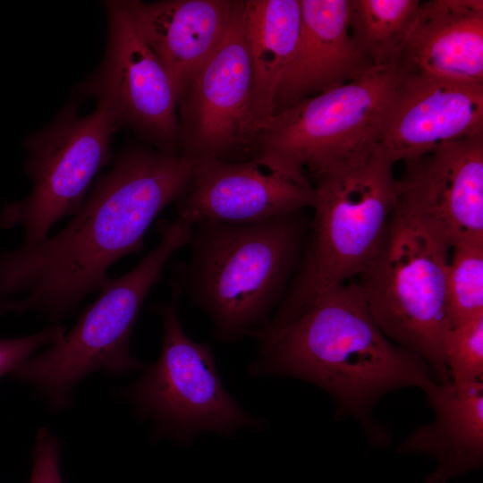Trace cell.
Returning a JSON list of instances; mask_svg holds the SVG:
<instances>
[{
    "instance_id": "cell-9",
    "label": "cell",
    "mask_w": 483,
    "mask_h": 483,
    "mask_svg": "<svg viewBox=\"0 0 483 483\" xmlns=\"http://www.w3.org/2000/svg\"><path fill=\"white\" fill-rule=\"evenodd\" d=\"M70 102L47 127L25 142L24 170L32 182L29 195L5 203L0 212L3 229L21 227V247H32L49 236L51 228L83 205L102 168L113 164L112 135L115 115L105 101L80 116Z\"/></svg>"
},
{
    "instance_id": "cell-21",
    "label": "cell",
    "mask_w": 483,
    "mask_h": 483,
    "mask_svg": "<svg viewBox=\"0 0 483 483\" xmlns=\"http://www.w3.org/2000/svg\"><path fill=\"white\" fill-rule=\"evenodd\" d=\"M446 274L449 328L483 316V241L452 247Z\"/></svg>"
},
{
    "instance_id": "cell-8",
    "label": "cell",
    "mask_w": 483,
    "mask_h": 483,
    "mask_svg": "<svg viewBox=\"0 0 483 483\" xmlns=\"http://www.w3.org/2000/svg\"><path fill=\"white\" fill-rule=\"evenodd\" d=\"M181 293L172 287L169 301L153 306L162 320L157 360L123 394L141 417L154 424L156 436L191 443L201 433L233 436L242 428L263 430L266 421L245 411L225 389L208 343L191 339L178 315Z\"/></svg>"
},
{
    "instance_id": "cell-23",
    "label": "cell",
    "mask_w": 483,
    "mask_h": 483,
    "mask_svg": "<svg viewBox=\"0 0 483 483\" xmlns=\"http://www.w3.org/2000/svg\"><path fill=\"white\" fill-rule=\"evenodd\" d=\"M65 332L64 326L54 325L30 335L0 339V377L13 371L38 349L58 342Z\"/></svg>"
},
{
    "instance_id": "cell-20",
    "label": "cell",
    "mask_w": 483,
    "mask_h": 483,
    "mask_svg": "<svg viewBox=\"0 0 483 483\" xmlns=\"http://www.w3.org/2000/svg\"><path fill=\"white\" fill-rule=\"evenodd\" d=\"M419 0H349L348 24L357 51L373 66L392 64Z\"/></svg>"
},
{
    "instance_id": "cell-13",
    "label": "cell",
    "mask_w": 483,
    "mask_h": 483,
    "mask_svg": "<svg viewBox=\"0 0 483 483\" xmlns=\"http://www.w3.org/2000/svg\"><path fill=\"white\" fill-rule=\"evenodd\" d=\"M397 199L453 246L483 241V133L404 162Z\"/></svg>"
},
{
    "instance_id": "cell-14",
    "label": "cell",
    "mask_w": 483,
    "mask_h": 483,
    "mask_svg": "<svg viewBox=\"0 0 483 483\" xmlns=\"http://www.w3.org/2000/svg\"><path fill=\"white\" fill-rule=\"evenodd\" d=\"M314 188L263 172L254 160H193L176 218L200 224H256L312 208Z\"/></svg>"
},
{
    "instance_id": "cell-22",
    "label": "cell",
    "mask_w": 483,
    "mask_h": 483,
    "mask_svg": "<svg viewBox=\"0 0 483 483\" xmlns=\"http://www.w3.org/2000/svg\"><path fill=\"white\" fill-rule=\"evenodd\" d=\"M443 355L452 384H483V316L450 327Z\"/></svg>"
},
{
    "instance_id": "cell-24",
    "label": "cell",
    "mask_w": 483,
    "mask_h": 483,
    "mask_svg": "<svg viewBox=\"0 0 483 483\" xmlns=\"http://www.w3.org/2000/svg\"><path fill=\"white\" fill-rule=\"evenodd\" d=\"M60 443L47 428H40L32 448L30 483H63L59 469Z\"/></svg>"
},
{
    "instance_id": "cell-18",
    "label": "cell",
    "mask_w": 483,
    "mask_h": 483,
    "mask_svg": "<svg viewBox=\"0 0 483 483\" xmlns=\"http://www.w3.org/2000/svg\"><path fill=\"white\" fill-rule=\"evenodd\" d=\"M434 419L414 429L396 448L437 462L424 483H446L483 465V384L436 383L427 393Z\"/></svg>"
},
{
    "instance_id": "cell-12",
    "label": "cell",
    "mask_w": 483,
    "mask_h": 483,
    "mask_svg": "<svg viewBox=\"0 0 483 483\" xmlns=\"http://www.w3.org/2000/svg\"><path fill=\"white\" fill-rule=\"evenodd\" d=\"M483 133V84L404 76L385 106L370 144L394 164Z\"/></svg>"
},
{
    "instance_id": "cell-11",
    "label": "cell",
    "mask_w": 483,
    "mask_h": 483,
    "mask_svg": "<svg viewBox=\"0 0 483 483\" xmlns=\"http://www.w3.org/2000/svg\"><path fill=\"white\" fill-rule=\"evenodd\" d=\"M250 92L245 5L235 0L223 39L177 102L180 155L191 160L249 156L258 135Z\"/></svg>"
},
{
    "instance_id": "cell-17",
    "label": "cell",
    "mask_w": 483,
    "mask_h": 483,
    "mask_svg": "<svg viewBox=\"0 0 483 483\" xmlns=\"http://www.w3.org/2000/svg\"><path fill=\"white\" fill-rule=\"evenodd\" d=\"M235 0H126L135 25L165 67L176 102L223 39Z\"/></svg>"
},
{
    "instance_id": "cell-3",
    "label": "cell",
    "mask_w": 483,
    "mask_h": 483,
    "mask_svg": "<svg viewBox=\"0 0 483 483\" xmlns=\"http://www.w3.org/2000/svg\"><path fill=\"white\" fill-rule=\"evenodd\" d=\"M309 224L301 210L256 224L193 225L190 258L174 265L172 287L206 313L217 342L254 337L299 268Z\"/></svg>"
},
{
    "instance_id": "cell-6",
    "label": "cell",
    "mask_w": 483,
    "mask_h": 483,
    "mask_svg": "<svg viewBox=\"0 0 483 483\" xmlns=\"http://www.w3.org/2000/svg\"><path fill=\"white\" fill-rule=\"evenodd\" d=\"M157 232V245L129 272L109 277L58 342L11 372L44 394L53 408L66 407L72 387L94 371L124 374L143 368L131 353L132 329L170 258L189 245L191 226L178 218L159 220Z\"/></svg>"
},
{
    "instance_id": "cell-1",
    "label": "cell",
    "mask_w": 483,
    "mask_h": 483,
    "mask_svg": "<svg viewBox=\"0 0 483 483\" xmlns=\"http://www.w3.org/2000/svg\"><path fill=\"white\" fill-rule=\"evenodd\" d=\"M192 165L146 145L123 147L58 233L0 250V315L33 310L56 321L76 311L116 261L142 251L154 219L188 186Z\"/></svg>"
},
{
    "instance_id": "cell-19",
    "label": "cell",
    "mask_w": 483,
    "mask_h": 483,
    "mask_svg": "<svg viewBox=\"0 0 483 483\" xmlns=\"http://www.w3.org/2000/svg\"><path fill=\"white\" fill-rule=\"evenodd\" d=\"M245 27L251 67L250 114L258 134L275 114L278 83L297 45L300 0H246Z\"/></svg>"
},
{
    "instance_id": "cell-15",
    "label": "cell",
    "mask_w": 483,
    "mask_h": 483,
    "mask_svg": "<svg viewBox=\"0 0 483 483\" xmlns=\"http://www.w3.org/2000/svg\"><path fill=\"white\" fill-rule=\"evenodd\" d=\"M392 65L404 76L483 84V1L421 2Z\"/></svg>"
},
{
    "instance_id": "cell-4",
    "label": "cell",
    "mask_w": 483,
    "mask_h": 483,
    "mask_svg": "<svg viewBox=\"0 0 483 483\" xmlns=\"http://www.w3.org/2000/svg\"><path fill=\"white\" fill-rule=\"evenodd\" d=\"M394 163L370 145L310 177L313 217L299 268L270 319L355 280L377 256L397 202Z\"/></svg>"
},
{
    "instance_id": "cell-16",
    "label": "cell",
    "mask_w": 483,
    "mask_h": 483,
    "mask_svg": "<svg viewBox=\"0 0 483 483\" xmlns=\"http://www.w3.org/2000/svg\"><path fill=\"white\" fill-rule=\"evenodd\" d=\"M300 1L299 38L275 91V114L354 80L373 67L352 43L349 0Z\"/></svg>"
},
{
    "instance_id": "cell-10",
    "label": "cell",
    "mask_w": 483,
    "mask_h": 483,
    "mask_svg": "<svg viewBox=\"0 0 483 483\" xmlns=\"http://www.w3.org/2000/svg\"><path fill=\"white\" fill-rule=\"evenodd\" d=\"M107 41L94 73L79 86L82 97L105 101L118 126L151 148L179 155L180 123L171 80L138 30L126 0L104 3Z\"/></svg>"
},
{
    "instance_id": "cell-2",
    "label": "cell",
    "mask_w": 483,
    "mask_h": 483,
    "mask_svg": "<svg viewBox=\"0 0 483 483\" xmlns=\"http://www.w3.org/2000/svg\"><path fill=\"white\" fill-rule=\"evenodd\" d=\"M258 354L251 376H284L309 382L334 399L338 419L363 427L369 442L386 446L389 428L373 416L386 394L436 382L417 354L391 341L376 323L356 280L336 285L300 311L270 320L253 337Z\"/></svg>"
},
{
    "instance_id": "cell-5",
    "label": "cell",
    "mask_w": 483,
    "mask_h": 483,
    "mask_svg": "<svg viewBox=\"0 0 483 483\" xmlns=\"http://www.w3.org/2000/svg\"><path fill=\"white\" fill-rule=\"evenodd\" d=\"M451 250L430 224L397 199L380 249L357 281L382 332L419 356L437 384L451 382L443 355Z\"/></svg>"
},
{
    "instance_id": "cell-7",
    "label": "cell",
    "mask_w": 483,
    "mask_h": 483,
    "mask_svg": "<svg viewBox=\"0 0 483 483\" xmlns=\"http://www.w3.org/2000/svg\"><path fill=\"white\" fill-rule=\"evenodd\" d=\"M402 79L392 64L307 97L263 125L250 159L305 186L310 177L369 148L378 118Z\"/></svg>"
}]
</instances>
